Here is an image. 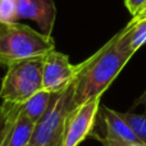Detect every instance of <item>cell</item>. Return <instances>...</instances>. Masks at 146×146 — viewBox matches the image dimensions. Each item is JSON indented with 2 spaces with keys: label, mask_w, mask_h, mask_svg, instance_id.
I'll return each instance as SVG.
<instances>
[{
  "label": "cell",
  "mask_w": 146,
  "mask_h": 146,
  "mask_svg": "<svg viewBox=\"0 0 146 146\" xmlns=\"http://www.w3.org/2000/svg\"><path fill=\"white\" fill-rule=\"evenodd\" d=\"M133 55L135 53L119 32L92 56L78 64L77 76L73 81L74 105L101 98Z\"/></svg>",
  "instance_id": "1"
},
{
  "label": "cell",
  "mask_w": 146,
  "mask_h": 146,
  "mask_svg": "<svg viewBox=\"0 0 146 146\" xmlns=\"http://www.w3.org/2000/svg\"><path fill=\"white\" fill-rule=\"evenodd\" d=\"M55 50L51 36H46L19 22H0V66L42 58Z\"/></svg>",
  "instance_id": "2"
},
{
  "label": "cell",
  "mask_w": 146,
  "mask_h": 146,
  "mask_svg": "<svg viewBox=\"0 0 146 146\" xmlns=\"http://www.w3.org/2000/svg\"><path fill=\"white\" fill-rule=\"evenodd\" d=\"M42 63L44 56L8 66L0 87V100L19 105L42 90Z\"/></svg>",
  "instance_id": "3"
},
{
  "label": "cell",
  "mask_w": 146,
  "mask_h": 146,
  "mask_svg": "<svg viewBox=\"0 0 146 146\" xmlns=\"http://www.w3.org/2000/svg\"><path fill=\"white\" fill-rule=\"evenodd\" d=\"M73 83L51 95V100L45 114L36 123L30 146H63L66 119L74 108Z\"/></svg>",
  "instance_id": "4"
},
{
  "label": "cell",
  "mask_w": 146,
  "mask_h": 146,
  "mask_svg": "<svg viewBox=\"0 0 146 146\" xmlns=\"http://www.w3.org/2000/svg\"><path fill=\"white\" fill-rule=\"evenodd\" d=\"M99 108L100 98H94L72 109L66 119L63 146H78L90 136L95 127Z\"/></svg>",
  "instance_id": "5"
},
{
  "label": "cell",
  "mask_w": 146,
  "mask_h": 146,
  "mask_svg": "<svg viewBox=\"0 0 146 146\" xmlns=\"http://www.w3.org/2000/svg\"><path fill=\"white\" fill-rule=\"evenodd\" d=\"M78 72V64L73 66L66 54L53 50L44 56L42 90L51 94L60 92L71 86Z\"/></svg>",
  "instance_id": "6"
},
{
  "label": "cell",
  "mask_w": 146,
  "mask_h": 146,
  "mask_svg": "<svg viewBox=\"0 0 146 146\" xmlns=\"http://www.w3.org/2000/svg\"><path fill=\"white\" fill-rule=\"evenodd\" d=\"M18 19L26 18L37 23L41 33L51 36L56 18V8L53 0H15Z\"/></svg>",
  "instance_id": "7"
},
{
  "label": "cell",
  "mask_w": 146,
  "mask_h": 146,
  "mask_svg": "<svg viewBox=\"0 0 146 146\" xmlns=\"http://www.w3.org/2000/svg\"><path fill=\"white\" fill-rule=\"evenodd\" d=\"M100 117L103 119L104 127H105V135L104 137L99 135L91 133L99 141H108V142H118V144H140L136 139L133 132L124 122V119L119 115V111H115L110 108L101 106L99 108Z\"/></svg>",
  "instance_id": "8"
},
{
  "label": "cell",
  "mask_w": 146,
  "mask_h": 146,
  "mask_svg": "<svg viewBox=\"0 0 146 146\" xmlns=\"http://www.w3.org/2000/svg\"><path fill=\"white\" fill-rule=\"evenodd\" d=\"M51 95L53 94L45 90H40L36 92L33 96H31L27 101L21 104V113L28 118L31 122L37 123L41 119V117L45 114L46 109H48L49 104L51 100Z\"/></svg>",
  "instance_id": "9"
},
{
  "label": "cell",
  "mask_w": 146,
  "mask_h": 146,
  "mask_svg": "<svg viewBox=\"0 0 146 146\" xmlns=\"http://www.w3.org/2000/svg\"><path fill=\"white\" fill-rule=\"evenodd\" d=\"M35 126L36 123L26 118L19 110V114L13 124L9 146H30L33 131H35Z\"/></svg>",
  "instance_id": "10"
},
{
  "label": "cell",
  "mask_w": 146,
  "mask_h": 146,
  "mask_svg": "<svg viewBox=\"0 0 146 146\" xmlns=\"http://www.w3.org/2000/svg\"><path fill=\"white\" fill-rule=\"evenodd\" d=\"M122 37L133 53L146 44V18L135 23H128L121 31Z\"/></svg>",
  "instance_id": "11"
},
{
  "label": "cell",
  "mask_w": 146,
  "mask_h": 146,
  "mask_svg": "<svg viewBox=\"0 0 146 146\" xmlns=\"http://www.w3.org/2000/svg\"><path fill=\"white\" fill-rule=\"evenodd\" d=\"M119 115L124 119L136 139L140 141V144L146 146V114H136L132 111H124Z\"/></svg>",
  "instance_id": "12"
},
{
  "label": "cell",
  "mask_w": 146,
  "mask_h": 146,
  "mask_svg": "<svg viewBox=\"0 0 146 146\" xmlns=\"http://www.w3.org/2000/svg\"><path fill=\"white\" fill-rule=\"evenodd\" d=\"M19 110L21 104L18 105V104L4 103V101L0 104V142H1L8 127L19 114Z\"/></svg>",
  "instance_id": "13"
},
{
  "label": "cell",
  "mask_w": 146,
  "mask_h": 146,
  "mask_svg": "<svg viewBox=\"0 0 146 146\" xmlns=\"http://www.w3.org/2000/svg\"><path fill=\"white\" fill-rule=\"evenodd\" d=\"M15 0H0V22H17Z\"/></svg>",
  "instance_id": "14"
},
{
  "label": "cell",
  "mask_w": 146,
  "mask_h": 146,
  "mask_svg": "<svg viewBox=\"0 0 146 146\" xmlns=\"http://www.w3.org/2000/svg\"><path fill=\"white\" fill-rule=\"evenodd\" d=\"M124 4H126L127 9L129 10V13L132 15H135L146 4V0H126Z\"/></svg>",
  "instance_id": "15"
},
{
  "label": "cell",
  "mask_w": 146,
  "mask_h": 146,
  "mask_svg": "<svg viewBox=\"0 0 146 146\" xmlns=\"http://www.w3.org/2000/svg\"><path fill=\"white\" fill-rule=\"evenodd\" d=\"M140 105L145 106V110H146V90L135 100V103L132 104V106H131V110H133L135 108H137V106H140Z\"/></svg>",
  "instance_id": "16"
},
{
  "label": "cell",
  "mask_w": 146,
  "mask_h": 146,
  "mask_svg": "<svg viewBox=\"0 0 146 146\" xmlns=\"http://www.w3.org/2000/svg\"><path fill=\"white\" fill-rule=\"evenodd\" d=\"M145 18H146V4L139 10V12L136 13V14L133 15V18L131 19V22H129V23H135V22H137V21L145 19Z\"/></svg>",
  "instance_id": "17"
},
{
  "label": "cell",
  "mask_w": 146,
  "mask_h": 146,
  "mask_svg": "<svg viewBox=\"0 0 146 146\" xmlns=\"http://www.w3.org/2000/svg\"><path fill=\"white\" fill-rule=\"evenodd\" d=\"M104 146H144L139 144H118V142H108V141H100Z\"/></svg>",
  "instance_id": "18"
}]
</instances>
